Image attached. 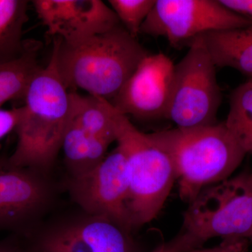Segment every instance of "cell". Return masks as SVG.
Wrapping results in <instances>:
<instances>
[{
	"instance_id": "obj_1",
	"label": "cell",
	"mask_w": 252,
	"mask_h": 252,
	"mask_svg": "<svg viewBox=\"0 0 252 252\" xmlns=\"http://www.w3.org/2000/svg\"><path fill=\"white\" fill-rule=\"evenodd\" d=\"M18 107L17 144L8 157L15 166L49 176L72 119L70 91L64 86L51 54L49 64L32 78Z\"/></svg>"
},
{
	"instance_id": "obj_2",
	"label": "cell",
	"mask_w": 252,
	"mask_h": 252,
	"mask_svg": "<svg viewBox=\"0 0 252 252\" xmlns=\"http://www.w3.org/2000/svg\"><path fill=\"white\" fill-rule=\"evenodd\" d=\"M122 25L77 42L53 39L52 55L67 90L112 100L149 55Z\"/></svg>"
},
{
	"instance_id": "obj_3",
	"label": "cell",
	"mask_w": 252,
	"mask_h": 252,
	"mask_svg": "<svg viewBox=\"0 0 252 252\" xmlns=\"http://www.w3.org/2000/svg\"><path fill=\"white\" fill-rule=\"evenodd\" d=\"M150 135L171 159L180 198L189 203L206 186L228 179L247 154L224 122Z\"/></svg>"
},
{
	"instance_id": "obj_4",
	"label": "cell",
	"mask_w": 252,
	"mask_h": 252,
	"mask_svg": "<svg viewBox=\"0 0 252 252\" xmlns=\"http://www.w3.org/2000/svg\"><path fill=\"white\" fill-rule=\"evenodd\" d=\"M113 114L116 142L126 159L127 208L134 228H138L158 216L177 177L168 154L150 134L136 128L128 117L114 107Z\"/></svg>"
},
{
	"instance_id": "obj_5",
	"label": "cell",
	"mask_w": 252,
	"mask_h": 252,
	"mask_svg": "<svg viewBox=\"0 0 252 252\" xmlns=\"http://www.w3.org/2000/svg\"><path fill=\"white\" fill-rule=\"evenodd\" d=\"M252 228L251 181L244 174L203 189L190 203L182 229L171 243L180 252H188L215 237L250 240Z\"/></svg>"
},
{
	"instance_id": "obj_6",
	"label": "cell",
	"mask_w": 252,
	"mask_h": 252,
	"mask_svg": "<svg viewBox=\"0 0 252 252\" xmlns=\"http://www.w3.org/2000/svg\"><path fill=\"white\" fill-rule=\"evenodd\" d=\"M189 50L175 64L165 119L178 128L190 129L217 124L221 92L216 65L201 35L187 43Z\"/></svg>"
},
{
	"instance_id": "obj_7",
	"label": "cell",
	"mask_w": 252,
	"mask_h": 252,
	"mask_svg": "<svg viewBox=\"0 0 252 252\" xmlns=\"http://www.w3.org/2000/svg\"><path fill=\"white\" fill-rule=\"evenodd\" d=\"M252 23L219 0H156L140 34L163 37L172 47L210 32L250 27Z\"/></svg>"
},
{
	"instance_id": "obj_8",
	"label": "cell",
	"mask_w": 252,
	"mask_h": 252,
	"mask_svg": "<svg viewBox=\"0 0 252 252\" xmlns=\"http://www.w3.org/2000/svg\"><path fill=\"white\" fill-rule=\"evenodd\" d=\"M67 188L73 201L85 213L107 219L129 233L135 228L127 208L125 157L118 146L93 170L69 176Z\"/></svg>"
},
{
	"instance_id": "obj_9",
	"label": "cell",
	"mask_w": 252,
	"mask_h": 252,
	"mask_svg": "<svg viewBox=\"0 0 252 252\" xmlns=\"http://www.w3.org/2000/svg\"><path fill=\"white\" fill-rule=\"evenodd\" d=\"M49 177L0 157V230L33 234L54 200Z\"/></svg>"
},
{
	"instance_id": "obj_10",
	"label": "cell",
	"mask_w": 252,
	"mask_h": 252,
	"mask_svg": "<svg viewBox=\"0 0 252 252\" xmlns=\"http://www.w3.org/2000/svg\"><path fill=\"white\" fill-rule=\"evenodd\" d=\"M32 252H136V249L125 230L107 219L84 212L43 230Z\"/></svg>"
},
{
	"instance_id": "obj_11",
	"label": "cell",
	"mask_w": 252,
	"mask_h": 252,
	"mask_svg": "<svg viewBox=\"0 0 252 252\" xmlns=\"http://www.w3.org/2000/svg\"><path fill=\"white\" fill-rule=\"evenodd\" d=\"M175 64L166 55L150 54L139 64L111 103L119 112L139 120L165 118Z\"/></svg>"
},
{
	"instance_id": "obj_12",
	"label": "cell",
	"mask_w": 252,
	"mask_h": 252,
	"mask_svg": "<svg viewBox=\"0 0 252 252\" xmlns=\"http://www.w3.org/2000/svg\"><path fill=\"white\" fill-rule=\"evenodd\" d=\"M38 17L49 37L74 43L121 26L108 5L101 0H34Z\"/></svg>"
},
{
	"instance_id": "obj_13",
	"label": "cell",
	"mask_w": 252,
	"mask_h": 252,
	"mask_svg": "<svg viewBox=\"0 0 252 252\" xmlns=\"http://www.w3.org/2000/svg\"><path fill=\"white\" fill-rule=\"evenodd\" d=\"M201 37L217 67L232 68L252 79V26L210 32Z\"/></svg>"
},
{
	"instance_id": "obj_14",
	"label": "cell",
	"mask_w": 252,
	"mask_h": 252,
	"mask_svg": "<svg viewBox=\"0 0 252 252\" xmlns=\"http://www.w3.org/2000/svg\"><path fill=\"white\" fill-rule=\"evenodd\" d=\"M113 142L84 130L73 113L62 144L64 163L69 175H81L98 165L107 157V149Z\"/></svg>"
},
{
	"instance_id": "obj_15",
	"label": "cell",
	"mask_w": 252,
	"mask_h": 252,
	"mask_svg": "<svg viewBox=\"0 0 252 252\" xmlns=\"http://www.w3.org/2000/svg\"><path fill=\"white\" fill-rule=\"evenodd\" d=\"M28 6L27 0H0V64L17 59L27 47L23 35Z\"/></svg>"
},
{
	"instance_id": "obj_16",
	"label": "cell",
	"mask_w": 252,
	"mask_h": 252,
	"mask_svg": "<svg viewBox=\"0 0 252 252\" xmlns=\"http://www.w3.org/2000/svg\"><path fill=\"white\" fill-rule=\"evenodd\" d=\"M41 46L40 41L29 39L19 58L0 64V107L9 101L23 99L32 78L41 69L37 59Z\"/></svg>"
},
{
	"instance_id": "obj_17",
	"label": "cell",
	"mask_w": 252,
	"mask_h": 252,
	"mask_svg": "<svg viewBox=\"0 0 252 252\" xmlns=\"http://www.w3.org/2000/svg\"><path fill=\"white\" fill-rule=\"evenodd\" d=\"M224 123L246 153L252 154V79L230 94L229 112Z\"/></svg>"
},
{
	"instance_id": "obj_18",
	"label": "cell",
	"mask_w": 252,
	"mask_h": 252,
	"mask_svg": "<svg viewBox=\"0 0 252 252\" xmlns=\"http://www.w3.org/2000/svg\"><path fill=\"white\" fill-rule=\"evenodd\" d=\"M109 4L129 34L137 39L156 0H109Z\"/></svg>"
},
{
	"instance_id": "obj_19",
	"label": "cell",
	"mask_w": 252,
	"mask_h": 252,
	"mask_svg": "<svg viewBox=\"0 0 252 252\" xmlns=\"http://www.w3.org/2000/svg\"><path fill=\"white\" fill-rule=\"evenodd\" d=\"M247 239H224L218 246L215 248H199L188 252H247Z\"/></svg>"
},
{
	"instance_id": "obj_20",
	"label": "cell",
	"mask_w": 252,
	"mask_h": 252,
	"mask_svg": "<svg viewBox=\"0 0 252 252\" xmlns=\"http://www.w3.org/2000/svg\"><path fill=\"white\" fill-rule=\"evenodd\" d=\"M18 107L4 109L0 107V150L1 142L6 135L15 130L18 122Z\"/></svg>"
},
{
	"instance_id": "obj_21",
	"label": "cell",
	"mask_w": 252,
	"mask_h": 252,
	"mask_svg": "<svg viewBox=\"0 0 252 252\" xmlns=\"http://www.w3.org/2000/svg\"><path fill=\"white\" fill-rule=\"evenodd\" d=\"M222 5L252 23V0H219Z\"/></svg>"
},
{
	"instance_id": "obj_22",
	"label": "cell",
	"mask_w": 252,
	"mask_h": 252,
	"mask_svg": "<svg viewBox=\"0 0 252 252\" xmlns=\"http://www.w3.org/2000/svg\"><path fill=\"white\" fill-rule=\"evenodd\" d=\"M0 252H26L14 242L1 241L0 242Z\"/></svg>"
},
{
	"instance_id": "obj_23",
	"label": "cell",
	"mask_w": 252,
	"mask_h": 252,
	"mask_svg": "<svg viewBox=\"0 0 252 252\" xmlns=\"http://www.w3.org/2000/svg\"><path fill=\"white\" fill-rule=\"evenodd\" d=\"M152 252H180V251L172 245L171 242H170L165 245H161Z\"/></svg>"
},
{
	"instance_id": "obj_24",
	"label": "cell",
	"mask_w": 252,
	"mask_h": 252,
	"mask_svg": "<svg viewBox=\"0 0 252 252\" xmlns=\"http://www.w3.org/2000/svg\"><path fill=\"white\" fill-rule=\"evenodd\" d=\"M250 181H251V186H252V173L250 174ZM250 240L252 241V234L251 237H250Z\"/></svg>"
}]
</instances>
